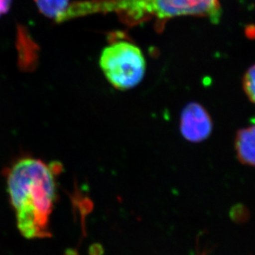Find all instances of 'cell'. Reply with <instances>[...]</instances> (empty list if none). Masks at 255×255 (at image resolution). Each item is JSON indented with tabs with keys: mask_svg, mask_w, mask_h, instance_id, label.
<instances>
[{
	"mask_svg": "<svg viewBox=\"0 0 255 255\" xmlns=\"http://www.w3.org/2000/svg\"><path fill=\"white\" fill-rule=\"evenodd\" d=\"M54 167L26 157L16 162L7 175V191L14 208L17 228L25 238L52 236L50 216L57 197Z\"/></svg>",
	"mask_w": 255,
	"mask_h": 255,
	"instance_id": "obj_1",
	"label": "cell"
},
{
	"mask_svg": "<svg viewBox=\"0 0 255 255\" xmlns=\"http://www.w3.org/2000/svg\"><path fill=\"white\" fill-rule=\"evenodd\" d=\"M81 16L116 12L135 23L149 17L168 19L187 15L207 17L218 22L220 0H86L78 5Z\"/></svg>",
	"mask_w": 255,
	"mask_h": 255,
	"instance_id": "obj_2",
	"label": "cell"
},
{
	"mask_svg": "<svg viewBox=\"0 0 255 255\" xmlns=\"http://www.w3.org/2000/svg\"><path fill=\"white\" fill-rule=\"evenodd\" d=\"M100 66L109 83L120 91L138 86L146 73V60L139 47L132 42L119 41L104 48Z\"/></svg>",
	"mask_w": 255,
	"mask_h": 255,
	"instance_id": "obj_3",
	"label": "cell"
},
{
	"mask_svg": "<svg viewBox=\"0 0 255 255\" xmlns=\"http://www.w3.org/2000/svg\"><path fill=\"white\" fill-rule=\"evenodd\" d=\"M180 130L185 139L189 142H200L207 139L213 130L208 111L201 104H188L181 114Z\"/></svg>",
	"mask_w": 255,
	"mask_h": 255,
	"instance_id": "obj_4",
	"label": "cell"
},
{
	"mask_svg": "<svg viewBox=\"0 0 255 255\" xmlns=\"http://www.w3.org/2000/svg\"><path fill=\"white\" fill-rule=\"evenodd\" d=\"M235 147L241 163L255 167V126L239 130Z\"/></svg>",
	"mask_w": 255,
	"mask_h": 255,
	"instance_id": "obj_5",
	"label": "cell"
},
{
	"mask_svg": "<svg viewBox=\"0 0 255 255\" xmlns=\"http://www.w3.org/2000/svg\"><path fill=\"white\" fill-rule=\"evenodd\" d=\"M40 12L56 22L70 6V0H35Z\"/></svg>",
	"mask_w": 255,
	"mask_h": 255,
	"instance_id": "obj_6",
	"label": "cell"
},
{
	"mask_svg": "<svg viewBox=\"0 0 255 255\" xmlns=\"http://www.w3.org/2000/svg\"><path fill=\"white\" fill-rule=\"evenodd\" d=\"M242 85L249 100L255 105V64L251 66L244 75Z\"/></svg>",
	"mask_w": 255,
	"mask_h": 255,
	"instance_id": "obj_7",
	"label": "cell"
},
{
	"mask_svg": "<svg viewBox=\"0 0 255 255\" xmlns=\"http://www.w3.org/2000/svg\"><path fill=\"white\" fill-rule=\"evenodd\" d=\"M10 3H11V0H0V16L7 12Z\"/></svg>",
	"mask_w": 255,
	"mask_h": 255,
	"instance_id": "obj_8",
	"label": "cell"
}]
</instances>
